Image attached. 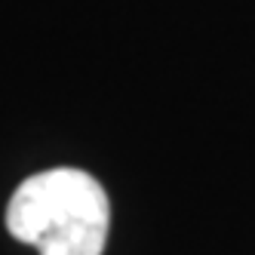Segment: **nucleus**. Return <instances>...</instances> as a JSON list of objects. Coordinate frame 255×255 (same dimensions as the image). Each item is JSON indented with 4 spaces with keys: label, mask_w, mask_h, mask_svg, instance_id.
<instances>
[{
    "label": "nucleus",
    "mask_w": 255,
    "mask_h": 255,
    "mask_svg": "<svg viewBox=\"0 0 255 255\" xmlns=\"http://www.w3.org/2000/svg\"><path fill=\"white\" fill-rule=\"evenodd\" d=\"M111 225L108 194L83 169H46L25 178L6 206V228L40 255H102Z\"/></svg>",
    "instance_id": "f257e3e1"
}]
</instances>
